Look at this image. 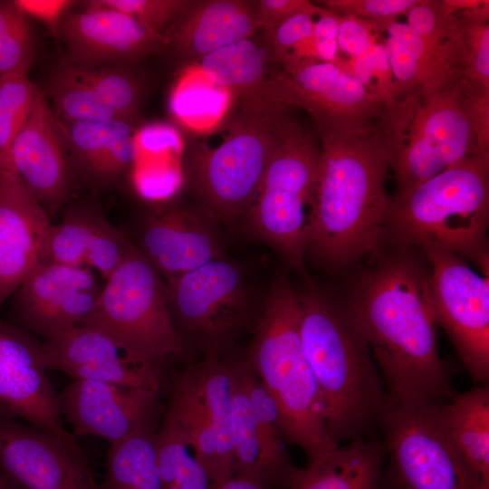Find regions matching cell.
Here are the masks:
<instances>
[{
  "instance_id": "obj_1",
  "label": "cell",
  "mask_w": 489,
  "mask_h": 489,
  "mask_svg": "<svg viewBox=\"0 0 489 489\" xmlns=\"http://www.w3.org/2000/svg\"><path fill=\"white\" fill-rule=\"evenodd\" d=\"M374 255L345 304L380 368L388 403H444L455 394L453 374L438 351L429 269L406 247Z\"/></svg>"
},
{
  "instance_id": "obj_2",
  "label": "cell",
  "mask_w": 489,
  "mask_h": 489,
  "mask_svg": "<svg viewBox=\"0 0 489 489\" xmlns=\"http://www.w3.org/2000/svg\"><path fill=\"white\" fill-rule=\"evenodd\" d=\"M313 227L307 253L331 268L375 254L385 240L388 156L376 126L320 131Z\"/></svg>"
},
{
  "instance_id": "obj_3",
  "label": "cell",
  "mask_w": 489,
  "mask_h": 489,
  "mask_svg": "<svg viewBox=\"0 0 489 489\" xmlns=\"http://www.w3.org/2000/svg\"><path fill=\"white\" fill-rule=\"evenodd\" d=\"M302 349L318 385L328 431L370 436L388 398L368 340L347 305L315 288L298 293Z\"/></svg>"
},
{
  "instance_id": "obj_4",
  "label": "cell",
  "mask_w": 489,
  "mask_h": 489,
  "mask_svg": "<svg viewBox=\"0 0 489 489\" xmlns=\"http://www.w3.org/2000/svg\"><path fill=\"white\" fill-rule=\"evenodd\" d=\"M488 221L489 156L475 154L388 197L385 238L452 252L488 274Z\"/></svg>"
},
{
  "instance_id": "obj_5",
  "label": "cell",
  "mask_w": 489,
  "mask_h": 489,
  "mask_svg": "<svg viewBox=\"0 0 489 489\" xmlns=\"http://www.w3.org/2000/svg\"><path fill=\"white\" fill-rule=\"evenodd\" d=\"M299 322L298 292L281 277L271 289L246 360L278 407L283 439L302 449L310 463L339 445L326 426Z\"/></svg>"
},
{
  "instance_id": "obj_6",
  "label": "cell",
  "mask_w": 489,
  "mask_h": 489,
  "mask_svg": "<svg viewBox=\"0 0 489 489\" xmlns=\"http://www.w3.org/2000/svg\"><path fill=\"white\" fill-rule=\"evenodd\" d=\"M377 127L398 191L479 154L464 74L442 86L418 89L383 104Z\"/></svg>"
},
{
  "instance_id": "obj_7",
  "label": "cell",
  "mask_w": 489,
  "mask_h": 489,
  "mask_svg": "<svg viewBox=\"0 0 489 489\" xmlns=\"http://www.w3.org/2000/svg\"><path fill=\"white\" fill-rule=\"evenodd\" d=\"M319 158L320 149L312 134L287 115L256 196L244 215L251 234L304 276Z\"/></svg>"
},
{
  "instance_id": "obj_8",
  "label": "cell",
  "mask_w": 489,
  "mask_h": 489,
  "mask_svg": "<svg viewBox=\"0 0 489 489\" xmlns=\"http://www.w3.org/2000/svg\"><path fill=\"white\" fill-rule=\"evenodd\" d=\"M105 281L80 325L104 333L138 366L159 368L165 358L187 351L170 315L166 283L135 244Z\"/></svg>"
},
{
  "instance_id": "obj_9",
  "label": "cell",
  "mask_w": 489,
  "mask_h": 489,
  "mask_svg": "<svg viewBox=\"0 0 489 489\" xmlns=\"http://www.w3.org/2000/svg\"><path fill=\"white\" fill-rule=\"evenodd\" d=\"M287 110L281 104L240 107L223 140L193 156L192 188L198 205L218 222L247 212L279 142Z\"/></svg>"
},
{
  "instance_id": "obj_10",
  "label": "cell",
  "mask_w": 489,
  "mask_h": 489,
  "mask_svg": "<svg viewBox=\"0 0 489 489\" xmlns=\"http://www.w3.org/2000/svg\"><path fill=\"white\" fill-rule=\"evenodd\" d=\"M439 404L388 403L378 426L388 459L380 489H480L440 423Z\"/></svg>"
},
{
  "instance_id": "obj_11",
  "label": "cell",
  "mask_w": 489,
  "mask_h": 489,
  "mask_svg": "<svg viewBox=\"0 0 489 489\" xmlns=\"http://www.w3.org/2000/svg\"><path fill=\"white\" fill-rule=\"evenodd\" d=\"M234 362L205 359L175 374L167 416L183 433L212 482L234 475L231 438Z\"/></svg>"
},
{
  "instance_id": "obj_12",
  "label": "cell",
  "mask_w": 489,
  "mask_h": 489,
  "mask_svg": "<svg viewBox=\"0 0 489 489\" xmlns=\"http://www.w3.org/2000/svg\"><path fill=\"white\" fill-rule=\"evenodd\" d=\"M165 283L170 315L185 343L195 341L206 356H221L248 313L250 294L240 267L218 258Z\"/></svg>"
},
{
  "instance_id": "obj_13",
  "label": "cell",
  "mask_w": 489,
  "mask_h": 489,
  "mask_svg": "<svg viewBox=\"0 0 489 489\" xmlns=\"http://www.w3.org/2000/svg\"><path fill=\"white\" fill-rule=\"evenodd\" d=\"M436 325L441 326L476 386L489 383V281L457 254L424 249Z\"/></svg>"
},
{
  "instance_id": "obj_14",
  "label": "cell",
  "mask_w": 489,
  "mask_h": 489,
  "mask_svg": "<svg viewBox=\"0 0 489 489\" xmlns=\"http://www.w3.org/2000/svg\"><path fill=\"white\" fill-rule=\"evenodd\" d=\"M283 69L271 75L282 101L312 118L317 132L356 133L373 128L383 101L351 72L339 57L325 62L287 57Z\"/></svg>"
},
{
  "instance_id": "obj_15",
  "label": "cell",
  "mask_w": 489,
  "mask_h": 489,
  "mask_svg": "<svg viewBox=\"0 0 489 489\" xmlns=\"http://www.w3.org/2000/svg\"><path fill=\"white\" fill-rule=\"evenodd\" d=\"M47 371L41 342L0 320V417L24 420L87 457L63 423L58 392Z\"/></svg>"
},
{
  "instance_id": "obj_16",
  "label": "cell",
  "mask_w": 489,
  "mask_h": 489,
  "mask_svg": "<svg viewBox=\"0 0 489 489\" xmlns=\"http://www.w3.org/2000/svg\"><path fill=\"white\" fill-rule=\"evenodd\" d=\"M101 288L89 267L39 262L13 293L12 318L45 340L80 325Z\"/></svg>"
},
{
  "instance_id": "obj_17",
  "label": "cell",
  "mask_w": 489,
  "mask_h": 489,
  "mask_svg": "<svg viewBox=\"0 0 489 489\" xmlns=\"http://www.w3.org/2000/svg\"><path fill=\"white\" fill-rule=\"evenodd\" d=\"M218 224L199 205L168 204L143 218L134 244L167 281L225 257Z\"/></svg>"
},
{
  "instance_id": "obj_18",
  "label": "cell",
  "mask_w": 489,
  "mask_h": 489,
  "mask_svg": "<svg viewBox=\"0 0 489 489\" xmlns=\"http://www.w3.org/2000/svg\"><path fill=\"white\" fill-rule=\"evenodd\" d=\"M85 6L81 12L67 14L60 26L70 66L91 69L137 62L169 45L166 34L124 13L90 1Z\"/></svg>"
},
{
  "instance_id": "obj_19",
  "label": "cell",
  "mask_w": 489,
  "mask_h": 489,
  "mask_svg": "<svg viewBox=\"0 0 489 489\" xmlns=\"http://www.w3.org/2000/svg\"><path fill=\"white\" fill-rule=\"evenodd\" d=\"M159 392L114 383L73 379L58 392L62 417L77 437L96 436L113 444L157 426Z\"/></svg>"
},
{
  "instance_id": "obj_20",
  "label": "cell",
  "mask_w": 489,
  "mask_h": 489,
  "mask_svg": "<svg viewBox=\"0 0 489 489\" xmlns=\"http://www.w3.org/2000/svg\"><path fill=\"white\" fill-rule=\"evenodd\" d=\"M0 469L22 489H97L88 457L51 435L0 417Z\"/></svg>"
},
{
  "instance_id": "obj_21",
  "label": "cell",
  "mask_w": 489,
  "mask_h": 489,
  "mask_svg": "<svg viewBox=\"0 0 489 489\" xmlns=\"http://www.w3.org/2000/svg\"><path fill=\"white\" fill-rule=\"evenodd\" d=\"M10 157L16 173L47 213L67 200L71 168L65 139L42 91L13 140Z\"/></svg>"
},
{
  "instance_id": "obj_22",
  "label": "cell",
  "mask_w": 489,
  "mask_h": 489,
  "mask_svg": "<svg viewBox=\"0 0 489 489\" xmlns=\"http://www.w3.org/2000/svg\"><path fill=\"white\" fill-rule=\"evenodd\" d=\"M12 162L0 174V308L39 263L51 226Z\"/></svg>"
},
{
  "instance_id": "obj_23",
  "label": "cell",
  "mask_w": 489,
  "mask_h": 489,
  "mask_svg": "<svg viewBox=\"0 0 489 489\" xmlns=\"http://www.w3.org/2000/svg\"><path fill=\"white\" fill-rule=\"evenodd\" d=\"M44 363L54 369L84 379L114 383L159 392L160 368L131 363L104 333L77 325L41 342Z\"/></svg>"
},
{
  "instance_id": "obj_24",
  "label": "cell",
  "mask_w": 489,
  "mask_h": 489,
  "mask_svg": "<svg viewBox=\"0 0 489 489\" xmlns=\"http://www.w3.org/2000/svg\"><path fill=\"white\" fill-rule=\"evenodd\" d=\"M177 24L169 44L178 55L198 60L262 28L257 1L249 0L196 1Z\"/></svg>"
},
{
  "instance_id": "obj_25",
  "label": "cell",
  "mask_w": 489,
  "mask_h": 489,
  "mask_svg": "<svg viewBox=\"0 0 489 489\" xmlns=\"http://www.w3.org/2000/svg\"><path fill=\"white\" fill-rule=\"evenodd\" d=\"M60 122L73 165L89 181L112 183L134 166L132 120Z\"/></svg>"
},
{
  "instance_id": "obj_26",
  "label": "cell",
  "mask_w": 489,
  "mask_h": 489,
  "mask_svg": "<svg viewBox=\"0 0 489 489\" xmlns=\"http://www.w3.org/2000/svg\"><path fill=\"white\" fill-rule=\"evenodd\" d=\"M246 369V360L234 362L231 417L234 475L260 489H290L302 468L283 467L268 452L250 406Z\"/></svg>"
},
{
  "instance_id": "obj_27",
  "label": "cell",
  "mask_w": 489,
  "mask_h": 489,
  "mask_svg": "<svg viewBox=\"0 0 489 489\" xmlns=\"http://www.w3.org/2000/svg\"><path fill=\"white\" fill-rule=\"evenodd\" d=\"M267 56L268 48L251 37L203 56L197 65L215 82L226 88L233 98H237L240 106L285 105L271 75L267 76Z\"/></svg>"
},
{
  "instance_id": "obj_28",
  "label": "cell",
  "mask_w": 489,
  "mask_h": 489,
  "mask_svg": "<svg viewBox=\"0 0 489 489\" xmlns=\"http://www.w3.org/2000/svg\"><path fill=\"white\" fill-rule=\"evenodd\" d=\"M385 461L382 440L354 438L302 468L290 489H380Z\"/></svg>"
},
{
  "instance_id": "obj_29",
  "label": "cell",
  "mask_w": 489,
  "mask_h": 489,
  "mask_svg": "<svg viewBox=\"0 0 489 489\" xmlns=\"http://www.w3.org/2000/svg\"><path fill=\"white\" fill-rule=\"evenodd\" d=\"M440 423L459 456L489 489V389L476 386L437 408Z\"/></svg>"
},
{
  "instance_id": "obj_30",
  "label": "cell",
  "mask_w": 489,
  "mask_h": 489,
  "mask_svg": "<svg viewBox=\"0 0 489 489\" xmlns=\"http://www.w3.org/2000/svg\"><path fill=\"white\" fill-rule=\"evenodd\" d=\"M157 429L141 428L111 444L97 489H160Z\"/></svg>"
},
{
  "instance_id": "obj_31",
  "label": "cell",
  "mask_w": 489,
  "mask_h": 489,
  "mask_svg": "<svg viewBox=\"0 0 489 489\" xmlns=\"http://www.w3.org/2000/svg\"><path fill=\"white\" fill-rule=\"evenodd\" d=\"M233 95L210 79L198 65L180 75L170 95L169 107L177 120L193 130H207L225 117Z\"/></svg>"
},
{
  "instance_id": "obj_32",
  "label": "cell",
  "mask_w": 489,
  "mask_h": 489,
  "mask_svg": "<svg viewBox=\"0 0 489 489\" xmlns=\"http://www.w3.org/2000/svg\"><path fill=\"white\" fill-rule=\"evenodd\" d=\"M106 221L91 205L69 208L59 224L51 225L39 262L85 266L93 240Z\"/></svg>"
},
{
  "instance_id": "obj_33",
  "label": "cell",
  "mask_w": 489,
  "mask_h": 489,
  "mask_svg": "<svg viewBox=\"0 0 489 489\" xmlns=\"http://www.w3.org/2000/svg\"><path fill=\"white\" fill-rule=\"evenodd\" d=\"M156 447L160 489H211L205 467L190 453L183 433L165 415L156 432Z\"/></svg>"
},
{
  "instance_id": "obj_34",
  "label": "cell",
  "mask_w": 489,
  "mask_h": 489,
  "mask_svg": "<svg viewBox=\"0 0 489 489\" xmlns=\"http://www.w3.org/2000/svg\"><path fill=\"white\" fill-rule=\"evenodd\" d=\"M48 90L59 120L62 119L63 122H101L119 119L68 64L51 76Z\"/></svg>"
},
{
  "instance_id": "obj_35",
  "label": "cell",
  "mask_w": 489,
  "mask_h": 489,
  "mask_svg": "<svg viewBox=\"0 0 489 489\" xmlns=\"http://www.w3.org/2000/svg\"><path fill=\"white\" fill-rule=\"evenodd\" d=\"M40 89L30 81L27 72L0 75V154L11 162L10 149L26 121Z\"/></svg>"
},
{
  "instance_id": "obj_36",
  "label": "cell",
  "mask_w": 489,
  "mask_h": 489,
  "mask_svg": "<svg viewBox=\"0 0 489 489\" xmlns=\"http://www.w3.org/2000/svg\"><path fill=\"white\" fill-rule=\"evenodd\" d=\"M72 68L117 118L134 120L140 103V89L133 76L110 65L91 69Z\"/></svg>"
},
{
  "instance_id": "obj_37",
  "label": "cell",
  "mask_w": 489,
  "mask_h": 489,
  "mask_svg": "<svg viewBox=\"0 0 489 489\" xmlns=\"http://www.w3.org/2000/svg\"><path fill=\"white\" fill-rule=\"evenodd\" d=\"M455 14L461 35L464 75L489 90V1Z\"/></svg>"
},
{
  "instance_id": "obj_38",
  "label": "cell",
  "mask_w": 489,
  "mask_h": 489,
  "mask_svg": "<svg viewBox=\"0 0 489 489\" xmlns=\"http://www.w3.org/2000/svg\"><path fill=\"white\" fill-rule=\"evenodd\" d=\"M33 49L27 17L14 1H0V75L28 72Z\"/></svg>"
},
{
  "instance_id": "obj_39",
  "label": "cell",
  "mask_w": 489,
  "mask_h": 489,
  "mask_svg": "<svg viewBox=\"0 0 489 489\" xmlns=\"http://www.w3.org/2000/svg\"><path fill=\"white\" fill-rule=\"evenodd\" d=\"M93 5L124 13L158 34L177 22L196 1L188 0H92Z\"/></svg>"
},
{
  "instance_id": "obj_40",
  "label": "cell",
  "mask_w": 489,
  "mask_h": 489,
  "mask_svg": "<svg viewBox=\"0 0 489 489\" xmlns=\"http://www.w3.org/2000/svg\"><path fill=\"white\" fill-rule=\"evenodd\" d=\"M419 0H325L324 8L339 15H352L370 22L375 33L385 32L398 14H407Z\"/></svg>"
},
{
  "instance_id": "obj_41",
  "label": "cell",
  "mask_w": 489,
  "mask_h": 489,
  "mask_svg": "<svg viewBox=\"0 0 489 489\" xmlns=\"http://www.w3.org/2000/svg\"><path fill=\"white\" fill-rule=\"evenodd\" d=\"M134 244L108 220L95 236L85 266L94 268L106 280L126 259Z\"/></svg>"
},
{
  "instance_id": "obj_42",
  "label": "cell",
  "mask_w": 489,
  "mask_h": 489,
  "mask_svg": "<svg viewBox=\"0 0 489 489\" xmlns=\"http://www.w3.org/2000/svg\"><path fill=\"white\" fill-rule=\"evenodd\" d=\"M136 158L177 159L182 151L178 131L164 123L148 124L134 133Z\"/></svg>"
},
{
  "instance_id": "obj_43",
  "label": "cell",
  "mask_w": 489,
  "mask_h": 489,
  "mask_svg": "<svg viewBox=\"0 0 489 489\" xmlns=\"http://www.w3.org/2000/svg\"><path fill=\"white\" fill-rule=\"evenodd\" d=\"M135 184L139 192L151 200H164L179 188L182 175L177 164L142 165L136 168Z\"/></svg>"
},
{
  "instance_id": "obj_44",
  "label": "cell",
  "mask_w": 489,
  "mask_h": 489,
  "mask_svg": "<svg viewBox=\"0 0 489 489\" xmlns=\"http://www.w3.org/2000/svg\"><path fill=\"white\" fill-rule=\"evenodd\" d=\"M313 15L306 13L292 15L279 24L266 36L269 55L280 63L301 42L308 38L313 29Z\"/></svg>"
},
{
  "instance_id": "obj_45",
  "label": "cell",
  "mask_w": 489,
  "mask_h": 489,
  "mask_svg": "<svg viewBox=\"0 0 489 489\" xmlns=\"http://www.w3.org/2000/svg\"><path fill=\"white\" fill-rule=\"evenodd\" d=\"M259 18L265 37L283 20L301 13L320 15L324 7L308 0H260L257 1Z\"/></svg>"
},
{
  "instance_id": "obj_46",
  "label": "cell",
  "mask_w": 489,
  "mask_h": 489,
  "mask_svg": "<svg viewBox=\"0 0 489 489\" xmlns=\"http://www.w3.org/2000/svg\"><path fill=\"white\" fill-rule=\"evenodd\" d=\"M375 34L370 22L352 15H340L337 35L338 50L351 58L355 57L377 41Z\"/></svg>"
},
{
  "instance_id": "obj_47",
  "label": "cell",
  "mask_w": 489,
  "mask_h": 489,
  "mask_svg": "<svg viewBox=\"0 0 489 489\" xmlns=\"http://www.w3.org/2000/svg\"><path fill=\"white\" fill-rule=\"evenodd\" d=\"M469 113L477 151L489 156V90L467 78Z\"/></svg>"
},
{
  "instance_id": "obj_48",
  "label": "cell",
  "mask_w": 489,
  "mask_h": 489,
  "mask_svg": "<svg viewBox=\"0 0 489 489\" xmlns=\"http://www.w3.org/2000/svg\"><path fill=\"white\" fill-rule=\"evenodd\" d=\"M17 7L26 17L45 24L55 36L59 34L62 19L74 5L71 0H15Z\"/></svg>"
},
{
  "instance_id": "obj_49",
  "label": "cell",
  "mask_w": 489,
  "mask_h": 489,
  "mask_svg": "<svg viewBox=\"0 0 489 489\" xmlns=\"http://www.w3.org/2000/svg\"><path fill=\"white\" fill-rule=\"evenodd\" d=\"M369 51L372 60V80H376L374 93L384 104L389 103L395 97V83L384 45L375 41L370 44Z\"/></svg>"
},
{
  "instance_id": "obj_50",
  "label": "cell",
  "mask_w": 489,
  "mask_h": 489,
  "mask_svg": "<svg viewBox=\"0 0 489 489\" xmlns=\"http://www.w3.org/2000/svg\"><path fill=\"white\" fill-rule=\"evenodd\" d=\"M340 18V15L324 8L311 35L318 40H337Z\"/></svg>"
},
{
  "instance_id": "obj_51",
  "label": "cell",
  "mask_w": 489,
  "mask_h": 489,
  "mask_svg": "<svg viewBox=\"0 0 489 489\" xmlns=\"http://www.w3.org/2000/svg\"><path fill=\"white\" fill-rule=\"evenodd\" d=\"M211 489H260L255 484L233 475L229 478L212 482Z\"/></svg>"
},
{
  "instance_id": "obj_52",
  "label": "cell",
  "mask_w": 489,
  "mask_h": 489,
  "mask_svg": "<svg viewBox=\"0 0 489 489\" xmlns=\"http://www.w3.org/2000/svg\"><path fill=\"white\" fill-rule=\"evenodd\" d=\"M0 489H22L0 469Z\"/></svg>"
}]
</instances>
